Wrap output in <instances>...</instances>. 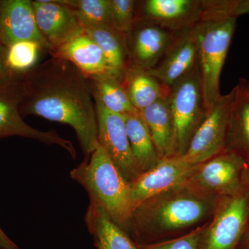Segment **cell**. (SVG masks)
Returning a JSON list of instances; mask_svg holds the SVG:
<instances>
[{
  "label": "cell",
  "mask_w": 249,
  "mask_h": 249,
  "mask_svg": "<svg viewBox=\"0 0 249 249\" xmlns=\"http://www.w3.org/2000/svg\"><path fill=\"white\" fill-rule=\"evenodd\" d=\"M84 32L101 47L111 75L123 83L129 67L125 34L114 27L83 28Z\"/></svg>",
  "instance_id": "cell-20"
},
{
  "label": "cell",
  "mask_w": 249,
  "mask_h": 249,
  "mask_svg": "<svg viewBox=\"0 0 249 249\" xmlns=\"http://www.w3.org/2000/svg\"><path fill=\"white\" fill-rule=\"evenodd\" d=\"M235 0L209 1L192 30L196 37L205 101L209 110L221 97V73L227 58L237 18L232 16Z\"/></svg>",
  "instance_id": "cell-3"
},
{
  "label": "cell",
  "mask_w": 249,
  "mask_h": 249,
  "mask_svg": "<svg viewBox=\"0 0 249 249\" xmlns=\"http://www.w3.org/2000/svg\"><path fill=\"white\" fill-rule=\"evenodd\" d=\"M88 229L96 239L98 249H140L101 208L91 204L85 217Z\"/></svg>",
  "instance_id": "cell-22"
},
{
  "label": "cell",
  "mask_w": 249,
  "mask_h": 249,
  "mask_svg": "<svg viewBox=\"0 0 249 249\" xmlns=\"http://www.w3.org/2000/svg\"><path fill=\"white\" fill-rule=\"evenodd\" d=\"M123 85L129 101L139 112L170 93V88L147 70L136 66L128 67Z\"/></svg>",
  "instance_id": "cell-21"
},
{
  "label": "cell",
  "mask_w": 249,
  "mask_h": 249,
  "mask_svg": "<svg viewBox=\"0 0 249 249\" xmlns=\"http://www.w3.org/2000/svg\"><path fill=\"white\" fill-rule=\"evenodd\" d=\"M22 98V79L15 84L0 88V139L18 136L35 139L47 145H58L75 158L76 150L70 141L62 138L54 129L42 132L23 121L19 110Z\"/></svg>",
  "instance_id": "cell-10"
},
{
  "label": "cell",
  "mask_w": 249,
  "mask_h": 249,
  "mask_svg": "<svg viewBox=\"0 0 249 249\" xmlns=\"http://www.w3.org/2000/svg\"><path fill=\"white\" fill-rule=\"evenodd\" d=\"M63 1L73 9L83 28L114 27L109 0H63Z\"/></svg>",
  "instance_id": "cell-25"
},
{
  "label": "cell",
  "mask_w": 249,
  "mask_h": 249,
  "mask_svg": "<svg viewBox=\"0 0 249 249\" xmlns=\"http://www.w3.org/2000/svg\"><path fill=\"white\" fill-rule=\"evenodd\" d=\"M232 107L225 151L235 152L249 160V83L240 79Z\"/></svg>",
  "instance_id": "cell-19"
},
{
  "label": "cell",
  "mask_w": 249,
  "mask_h": 249,
  "mask_svg": "<svg viewBox=\"0 0 249 249\" xmlns=\"http://www.w3.org/2000/svg\"><path fill=\"white\" fill-rule=\"evenodd\" d=\"M21 116H41L74 129L88 157L99 145L89 79L74 65L52 56L23 73Z\"/></svg>",
  "instance_id": "cell-1"
},
{
  "label": "cell",
  "mask_w": 249,
  "mask_h": 249,
  "mask_svg": "<svg viewBox=\"0 0 249 249\" xmlns=\"http://www.w3.org/2000/svg\"><path fill=\"white\" fill-rule=\"evenodd\" d=\"M169 102L175 127V156L181 157L209 111L198 60L194 68L170 88Z\"/></svg>",
  "instance_id": "cell-5"
},
{
  "label": "cell",
  "mask_w": 249,
  "mask_h": 249,
  "mask_svg": "<svg viewBox=\"0 0 249 249\" xmlns=\"http://www.w3.org/2000/svg\"><path fill=\"white\" fill-rule=\"evenodd\" d=\"M0 4H1V1H0Z\"/></svg>",
  "instance_id": "cell-34"
},
{
  "label": "cell",
  "mask_w": 249,
  "mask_h": 249,
  "mask_svg": "<svg viewBox=\"0 0 249 249\" xmlns=\"http://www.w3.org/2000/svg\"><path fill=\"white\" fill-rule=\"evenodd\" d=\"M237 85L214 103L202 124L193 136L188 150L181 158L193 165L200 164L225 151L231 114Z\"/></svg>",
  "instance_id": "cell-8"
},
{
  "label": "cell",
  "mask_w": 249,
  "mask_h": 249,
  "mask_svg": "<svg viewBox=\"0 0 249 249\" xmlns=\"http://www.w3.org/2000/svg\"><path fill=\"white\" fill-rule=\"evenodd\" d=\"M51 54L53 57L71 62L88 78L103 73L111 75L110 69L101 47L85 32Z\"/></svg>",
  "instance_id": "cell-17"
},
{
  "label": "cell",
  "mask_w": 249,
  "mask_h": 249,
  "mask_svg": "<svg viewBox=\"0 0 249 249\" xmlns=\"http://www.w3.org/2000/svg\"><path fill=\"white\" fill-rule=\"evenodd\" d=\"M177 33L137 18L125 34L129 66L145 70L154 68L173 44Z\"/></svg>",
  "instance_id": "cell-12"
},
{
  "label": "cell",
  "mask_w": 249,
  "mask_h": 249,
  "mask_svg": "<svg viewBox=\"0 0 249 249\" xmlns=\"http://www.w3.org/2000/svg\"><path fill=\"white\" fill-rule=\"evenodd\" d=\"M22 42H37L50 53V46L37 27L31 1L2 0L0 4V44L8 48Z\"/></svg>",
  "instance_id": "cell-15"
},
{
  "label": "cell",
  "mask_w": 249,
  "mask_h": 249,
  "mask_svg": "<svg viewBox=\"0 0 249 249\" xmlns=\"http://www.w3.org/2000/svg\"><path fill=\"white\" fill-rule=\"evenodd\" d=\"M208 222L176 238L157 243L138 245L140 249H198L199 240Z\"/></svg>",
  "instance_id": "cell-28"
},
{
  "label": "cell",
  "mask_w": 249,
  "mask_h": 249,
  "mask_svg": "<svg viewBox=\"0 0 249 249\" xmlns=\"http://www.w3.org/2000/svg\"><path fill=\"white\" fill-rule=\"evenodd\" d=\"M0 248L2 249H19L0 228Z\"/></svg>",
  "instance_id": "cell-31"
},
{
  "label": "cell",
  "mask_w": 249,
  "mask_h": 249,
  "mask_svg": "<svg viewBox=\"0 0 249 249\" xmlns=\"http://www.w3.org/2000/svg\"><path fill=\"white\" fill-rule=\"evenodd\" d=\"M248 229H249V228H248Z\"/></svg>",
  "instance_id": "cell-35"
},
{
  "label": "cell",
  "mask_w": 249,
  "mask_h": 249,
  "mask_svg": "<svg viewBox=\"0 0 249 249\" xmlns=\"http://www.w3.org/2000/svg\"><path fill=\"white\" fill-rule=\"evenodd\" d=\"M237 249H249V229H247Z\"/></svg>",
  "instance_id": "cell-32"
},
{
  "label": "cell",
  "mask_w": 249,
  "mask_h": 249,
  "mask_svg": "<svg viewBox=\"0 0 249 249\" xmlns=\"http://www.w3.org/2000/svg\"><path fill=\"white\" fill-rule=\"evenodd\" d=\"M113 24L115 29L124 34L132 29L138 10V1L134 0H109Z\"/></svg>",
  "instance_id": "cell-27"
},
{
  "label": "cell",
  "mask_w": 249,
  "mask_h": 249,
  "mask_svg": "<svg viewBox=\"0 0 249 249\" xmlns=\"http://www.w3.org/2000/svg\"><path fill=\"white\" fill-rule=\"evenodd\" d=\"M244 181H245L246 188L249 190V160H247V167H246L245 175H244Z\"/></svg>",
  "instance_id": "cell-33"
},
{
  "label": "cell",
  "mask_w": 249,
  "mask_h": 249,
  "mask_svg": "<svg viewBox=\"0 0 249 249\" xmlns=\"http://www.w3.org/2000/svg\"><path fill=\"white\" fill-rule=\"evenodd\" d=\"M249 225V190L219 199L198 249H237Z\"/></svg>",
  "instance_id": "cell-6"
},
{
  "label": "cell",
  "mask_w": 249,
  "mask_h": 249,
  "mask_svg": "<svg viewBox=\"0 0 249 249\" xmlns=\"http://www.w3.org/2000/svg\"><path fill=\"white\" fill-rule=\"evenodd\" d=\"M196 62L197 48L191 28L177 33L163 58L154 68L147 71L165 86L171 88L194 68Z\"/></svg>",
  "instance_id": "cell-16"
},
{
  "label": "cell",
  "mask_w": 249,
  "mask_h": 249,
  "mask_svg": "<svg viewBox=\"0 0 249 249\" xmlns=\"http://www.w3.org/2000/svg\"><path fill=\"white\" fill-rule=\"evenodd\" d=\"M7 47L0 44V88L15 84L22 77V74H18L10 69L7 62Z\"/></svg>",
  "instance_id": "cell-29"
},
{
  "label": "cell",
  "mask_w": 249,
  "mask_h": 249,
  "mask_svg": "<svg viewBox=\"0 0 249 249\" xmlns=\"http://www.w3.org/2000/svg\"><path fill=\"white\" fill-rule=\"evenodd\" d=\"M0 249H2L0 248Z\"/></svg>",
  "instance_id": "cell-36"
},
{
  "label": "cell",
  "mask_w": 249,
  "mask_h": 249,
  "mask_svg": "<svg viewBox=\"0 0 249 249\" xmlns=\"http://www.w3.org/2000/svg\"><path fill=\"white\" fill-rule=\"evenodd\" d=\"M142 2L137 18L178 33L193 27L204 14L209 1L146 0Z\"/></svg>",
  "instance_id": "cell-14"
},
{
  "label": "cell",
  "mask_w": 249,
  "mask_h": 249,
  "mask_svg": "<svg viewBox=\"0 0 249 249\" xmlns=\"http://www.w3.org/2000/svg\"><path fill=\"white\" fill-rule=\"evenodd\" d=\"M247 160L235 152L224 151L196 165L184 183L206 196L223 197L246 189Z\"/></svg>",
  "instance_id": "cell-7"
},
{
  "label": "cell",
  "mask_w": 249,
  "mask_h": 249,
  "mask_svg": "<svg viewBox=\"0 0 249 249\" xmlns=\"http://www.w3.org/2000/svg\"><path fill=\"white\" fill-rule=\"evenodd\" d=\"M31 3L37 27L50 46V53L84 33L75 11L63 0H36Z\"/></svg>",
  "instance_id": "cell-13"
},
{
  "label": "cell",
  "mask_w": 249,
  "mask_h": 249,
  "mask_svg": "<svg viewBox=\"0 0 249 249\" xmlns=\"http://www.w3.org/2000/svg\"><path fill=\"white\" fill-rule=\"evenodd\" d=\"M91 198V204L104 211L116 225L127 233L132 215L129 183L126 181L101 145L71 172Z\"/></svg>",
  "instance_id": "cell-4"
},
{
  "label": "cell",
  "mask_w": 249,
  "mask_h": 249,
  "mask_svg": "<svg viewBox=\"0 0 249 249\" xmlns=\"http://www.w3.org/2000/svg\"><path fill=\"white\" fill-rule=\"evenodd\" d=\"M220 198L183 182L139 205L132 211L127 234L137 245L180 237L209 222Z\"/></svg>",
  "instance_id": "cell-2"
},
{
  "label": "cell",
  "mask_w": 249,
  "mask_h": 249,
  "mask_svg": "<svg viewBox=\"0 0 249 249\" xmlns=\"http://www.w3.org/2000/svg\"><path fill=\"white\" fill-rule=\"evenodd\" d=\"M94 101L97 116L98 143L107 152L126 181L132 182L141 173L131 150L124 116L107 110L97 100Z\"/></svg>",
  "instance_id": "cell-9"
},
{
  "label": "cell",
  "mask_w": 249,
  "mask_h": 249,
  "mask_svg": "<svg viewBox=\"0 0 249 249\" xmlns=\"http://www.w3.org/2000/svg\"><path fill=\"white\" fill-rule=\"evenodd\" d=\"M44 49L40 44L22 42L8 47V65L13 71L23 74L37 65L40 51Z\"/></svg>",
  "instance_id": "cell-26"
},
{
  "label": "cell",
  "mask_w": 249,
  "mask_h": 249,
  "mask_svg": "<svg viewBox=\"0 0 249 249\" xmlns=\"http://www.w3.org/2000/svg\"><path fill=\"white\" fill-rule=\"evenodd\" d=\"M92 88L93 99L107 110L122 116L139 113L132 106L124 85L107 73L88 78Z\"/></svg>",
  "instance_id": "cell-24"
},
{
  "label": "cell",
  "mask_w": 249,
  "mask_h": 249,
  "mask_svg": "<svg viewBox=\"0 0 249 249\" xmlns=\"http://www.w3.org/2000/svg\"><path fill=\"white\" fill-rule=\"evenodd\" d=\"M124 116L132 155L142 174L155 167L160 160L148 129L140 114Z\"/></svg>",
  "instance_id": "cell-23"
},
{
  "label": "cell",
  "mask_w": 249,
  "mask_h": 249,
  "mask_svg": "<svg viewBox=\"0 0 249 249\" xmlns=\"http://www.w3.org/2000/svg\"><path fill=\"white\" fill-rule=\"evenodd\" d=\"M249 0H235L232 16L238 18L242 15L249 14Z\"/></svg>",
  "instance_id": "cell-30"
},
{
  "label": "cell",
  "mask_w": 249,
  "mask_h": 249,
  "mask_svg": "<svg viewBox=\"0 0 249 249\" xmlns=\"http://www.w3.org/2000/svg\"><path fill=\"white\" fill-rule=\"evenodd\" d=\"M196 165L188 163L181 157L160 160L155 167L129 183L132 211L149 198L184 182Z\"/></svg>",
  "instance_id": "cell-11"
},
{
  "label": "cell",
  "mask_w": 249,
  "mask_h": 249,
  "mask_svg": "<svg viewBox=\"0 0 249 249\" xmlns=\"http://www.w3.org/2000/svg\"><path fill=\"white\" fill-rule=\"evenodd\" d=\"M170 95L139 112L146 124L160 160L175 157V127L170 110Z\"/></svg>",
  "instance_id": "cell-18"
}]
</instances>
